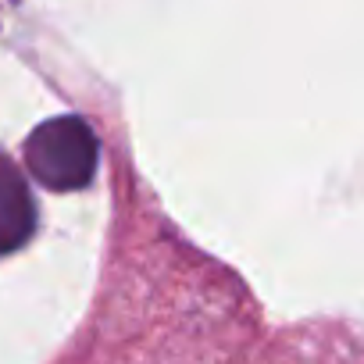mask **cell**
Listing matches in <instances>:
<instances>
[{"mask_svg": "<svg viewBox=\"0 0 364 364\" xmlns=\"http://www.w3.org/2000/svg\"><path fill=\"white\" fill-rule=\"evenodd\" d=\"M100 161V143L90 129V122L75 114L50 118L33 129L26 139V168L40 186L54 193H75L90 186Z\"/></svg>", "mask_w": 364, "mask_h": 364, "instance_id": "obj_1", "label": "cell"}, {"mask_svg": "<svg viewBox=\"0 0 364 364\" xmlns=\"http://www.w3.org/2000/svg\"><path fill=\"white\" fill-rule=\"evenodd\" d=\"M36 232V200L29 193V182L11 164V157L0 154V257L22 250Z\"/></svg>", "mask_w": 364, "mask_h": 364, "instance_id": "obj_2", "label": "cell"}]
</instances>
